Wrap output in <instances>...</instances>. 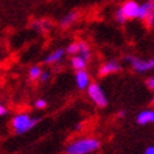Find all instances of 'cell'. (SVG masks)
Wrapping results in <instances>:
<instances>
[{"instance_id": "6da1fadb", "label": "cell", "mask_w": 154, "mask_h": 154, "mask_svg": "<svg viewBox=\"0 0 154 154\" xmlns=\"http://www.w3.org/2000/svg\"><path fill=\"white\" fill-rule=\"evenodd\" d=\"M100 148V140L91 137H81L71 140L67 145L66 154H91Z\"/></svg>"}, {"instance_id": "7a4b0ae2", "label": "cell", "mask_w": 154, "mask_h": 154, "mask_svg": "<svg viewBox=\"0 0 154 154\" xmlns=\"http://www.w3.org/2000/svg\"><path fill=\"white\" fill-rule=\"evenodd\" d=\"M39 121H41L39 118L30 116L27 112H20V114H17L13 116L11 128H13V130L15 131V134L20 135V134H25L29 130H32Z\"/></svg>"}, {"instance_id": "3957f363", "label": "cell", "mask_w": 154, "mask_h": 154, "mask_svg": "<svg viewBox=\"0 0 154 154\" xmlns=\"http://www.w3.org/2000/svg\"><path fill=\"white\" fill-rule=\"evenodd\" d=\"M124 61L138 73H145L154 69V58H140L137 56L126 54Z\"/></svg>"}, {"instance_id": "277c9868", "label": "cell", "mask_w": 154, "mask_h": 154, "mask_svg": "<svg viewBox=\"0 0 154 154\" xmlns=\"http://www.w3.org/2000/svg\"><path fill=\"white\" fill-rule=\"evenodd\" d=\"M86 92L88 95L90 100H91L97 107L102 109V107L107 106V96H106L104 90H102V87L100 86V83L92 81L90 83V86L86 88Z\"/></svg>"}, {"instance_id": "5b68a950", "label": "cell", "mask_w": 154, "mask_h": 154, "mask_svg": "<svg viewBox=\"0 0 154 154\" xmlns=\"http://www.w3.org/2000/svg\"><path fill=\"white\" fill-rule=\"evenodd\" d=\"M138 19L143 20L146 28L154 27V0H145L143 4H140Z\"/></svg>"}, {"instance_id": "8992f818", "label": "cell", "mask_w": 154, "mask_h": 154, "mask_svg": "<svg viewBox=\"0 0 154 154\" xmlns=\"http://www.w3.org/2000/svg\"><path fill=\"white\" fill-rule=\"evenodd\" d=\"M120 9L123 10L125 18L128 20L131 19H138L139 18V11H140V4L137 0H126L120 6Z\"/></svg>"}, {"instance_id": "52a82bcc", "label": "cell", "mask_w": 154, "mask_h": 154, "mask_svg": "<svg viewBox=\"0 0 154 154\" xmlns=\"http://www.w3.org/2000/svg\"><path fill=\"white\" fill-rule=\"evenodd\" d=\"M121 63L118 60H109L106 62H104L99 68V76L101 77H105L109 75H112V73H118L121 71Z\"/></svg>"}, {"instance_id": "ba28073f", "label": "cell", "mask_w": 154, "mask_h": 154, "mask_svg": "<svg viewBox=\"0 0 154 154\" xmlns=\"http://www.w3.org/2000/svg\"><path fill=\"white\" fill-rule=\"evenodd\" d=\"M91 77H90V73L86 71V69H80V71H76L75 73V83L76 87L79 90H86L90 83H91Z\"/></svg>"}, {"instance_id": "9c48e42d", "label": "cell", "mask_w": 154, "mask_h": 154, "mask_svg": "<svg viewBox=\"0 0 154 154\" xmlns=\"http://www.w3.org/2000/svg\"><path fill=\"white\" fill-rule=\"evenodd\" d=\"M66 54V49L65 48H57L53 52H51L44 57V63L46 65H58V63L63 60V57Z\"/></svg>"}, {"instance_id": "30bf717a", "label": "cell", "mask_w": 154, "mask_h": 154, "mask_svg": "<svg viewBox=\"0 0 154 154\" xmlns=\"http://www.w3.org/2000/svg\"><path fill=\"white\" fill-rule=\"evenodd\" d=\"M135 120L139 125L154 124V109H145V110L139 111Z\"/></svg>"}, {"instance_id": "8fae6325", "label": "cell", "mask_w": 154, "mask_h": 154, "mask_svg": "<svg viewBox=\"0 0 154 154\" xmlns=\"http://www.w3.org/2000/svg\"><path fill=\"white\" fill-rule=\"evenodd\" d=\"M80 14L77 11H71V13H67L66 15H63L60 20V25L62 28H68L71 27L72 24H75L77 22V19H79Z\"/></svg>"}, {"instance_id": "7c38bea8", "label": "cell", "mask_w": 154, "mask_h": 154, "mask_svg": "<svg viewBox=\"0 0 154 154\" xmlns=\"http://www.w3.org/2000/svg\"><path fill=\"white\" fill-rule=\"evenodd\" d=\"M69 63H71V67L75 69V71H80V69H86V66H87V61L83 58V57H81L80 54L71 56Z\"/></svg>"}, {"instance_id": "4fadbf2b", "label": "cell", "mask_w": 154, "mask_h": 154, "mask_svg": "<svg viewBox=\"0 0 154 154\" xmlns=\"http://www.w3.org/2000/svg\"><path fill=\"white\" fill-rule=\"evenodd\" d=\"M79 46H80V51H79V54L81 57H83L86 61H88L90 58H91V48H90V46L86 43V42H83V41H79Z\"/></svg>"}, {"instance_id": "5bb4252c", "label": "cell", "mask_w": 154, "mask_h": 154, "mask_svg": "<svg viewBox=\"0 0 154 154\" xmlns=\"http://www.w3.org/2000/svg\"><path fill=\"white\" fill-rule=\"evenodd\" d=\"M43 69L38 66V65H34V66H32L29 68V71H28V77H29V80L30 81H35V80H39V77H41V73H42Z\"/></svg>"}, {"instance_id": "9a60e30c", "label": "cell", "mask_w": 154, "mask_h": 154, "mask_svg": "<svg viewBox=\"0 0 154 154\" xmlns=\"http://www.w3.org/2000/svg\"><path fill=\"white\" fill-rule=\"evenodd\" d=\"M65 49H66V54H69V56L79 54V51H80L79 42H72V43H69Z\"/></svg>"}, {"instance_id": "2e32d148", "label": "cell", "mask_w": 154, "mask_h": 154, "mask_svg": "<svg viewBox=\"0 0 154 154\" xmlns=\"http://www.w3.org/2000/svg\"><path fill=\"white\" fill-rule=\"evenodd\" d=\"M49 23L48 22H46V20H38V22H35L34 24H33V28L37 30V32H46V30H48L49 29Z\"/></svg>"}, {"instance_id": "e0dca14e", "label": "cell", "mask_w": 154, "mask_h": 154, "mask_svg": "<svg viewBox=\"0 0 154 154\" xmlns=\"http://www.w3.org/2000/svg\"><path fill=\"white\" fill-rule=\"evenodd\" d=\"M115 20H116L118 23H120V24H124L128 19L125 18V15H124V13H123V10H121L120 8L115 11Z\"/></svg>"}, {"instance_id": "ac0fdd59", "label": "cell", "mask_w": 154, "mask_h": 154, "mask_svg": "<svg viewBox=\"0 0 154 154\" xmlns=\"http://www.w3.org/2000/svg\"><path fill=\"white\" fill-rule=\"evenodd\" d=\"M34 107L38 109V110H43V109L47 107V101L44 99H37L34 102Z\"/></svg>"}, {"instance_id": "d6986e66", "label": "cell", "mask_w": 154, "mask_h": 154, "mask_svg": "<svg viewBox=\"0 0 154 154\" xmlns=\"http://www.w3.org/2000/svg\"><path fill=\"white\" fill-rule=\"evenodd\" d=\"M49 79H51V72L49 71H42L41 77H39V81L43 82V83H46V82L49 81Z\"/></svg>"}, {"instance_id": "ffe728a7", "label": "cell", "mask_w": 154, "mask_h": 154, "mask_svg": "<svg viewBox=\"0 0 154 154\" xmlns=\"http://www.w3.org/2000/svg\"><path fill=\"white\" fill-rule=\"evenodd\" d=\"M146 86H148V88L150 90V91L154 92V76H150L148 80H146Z\"/></svg>"}, {"instance_id": "44dd1931", "label": "cell", "mask_w": 154, "mask_h": 154, "mask_svg": "<svg viewBox=\"0 0 154 154\" xmlns=\"http://www.w3.org/2000/svg\"><path fill=\"white\" fill-rule=\"evenodd\" d=\"M6 114H8V109H6L4 105L0 104V116H5Z\"/></svg>"}, {"instance_id": "7402d4cb", "label": "cell", "mask_w": 154, "mask_h": 154, "mask_svg": "<svg viewBox=\"0 0 154 154\" xmlns=\"http://www.w3.org/2000/svg\"><path fill=\"white\" fill-rule=\"evenodd\" d=\"M144 154H154V145L146 146L145 150H144Z\"/></svg>"}, {"instance_id": "603a6c76", "label": "cell", "mask_w": 154, "mask_h": 154, "mask_svg": "<svg viewBox=\"0 0 154 154\" xmlns=\"http://www.w3.org/2000/svg\"><path fill=\"white\" fill-rule=\"evenodd\" d=\"M83 129V124L82 123H76V125L73 126V130L75 131H81Z\"/></svg>"}, {"instance_id": "cb8c5ba5", "label": "cell", "mask_w": 154, "mask_h": 154, "mask_svg": "<svg viewBox=\"0 0 154 154\" xmlns=\"http://www.w3.org/2000/svg\"><path fill=\"white\" fill-rule=\"evenodd\" d=\"M125 115H126V111L125 110H120L119 114H118V116L119 118H125Z\"/></svg>"}, {"instance_id": "d4e9b609", "label": "cell", "mask_w": 154, "mask_h": 154, "mask_svg": "<svg viewBox=\"0 0 154 154\" xmlns=\"http://www.w3.org/2000/svg\"><path fill=\"white\" fill-rule=\"evenodd\" d=\"M152 105L154 106V96H153V99H152Z\"/></svg>"}]
</instances>
